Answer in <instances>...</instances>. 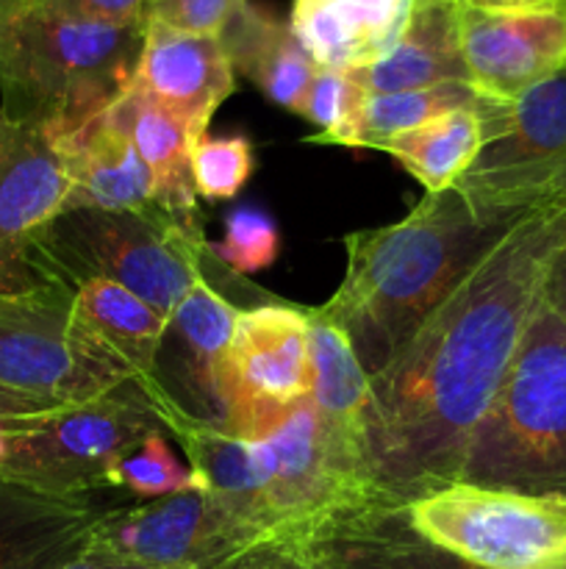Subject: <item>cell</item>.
Segmentation results:
<instances>
[{
  "label": "cell",
  "mask_w": 566,
  "mask_h": 569,
  "mask_svg": "<svg viewBox=\"0 0 566 569\" xmlns=\"http://www.w3.org/2000/svg\"><path fill=\"white\" fill-rule=\"evenodd\" d=\"M253 142L242 133L198 139L192 148V187L203 200H231L253 176Z\"/></svg>",
  "instance_id": "obj_31"
},
{
  "label": "cell",
  "mask_w": 566,
  "mask_h": 569,
  "mask_svg": "<svg viewBox=\"0 0 566 569\" xmlns=\"http://www.w3.org/2000/svg\"><path fill=\"white\" fill-rule=\"evenodd\" d=\"M483 142L455 181L475 200L542 206L566 192V64L516 100L477 103Z\"/></svg>",
  "instance_id": "obj_9"
},
{
  "label": "cell",
  "mask_w": 566,
  "mask_h": 569,
  "mask_svg": "<svg viewBox=\"0 0 566 569\" xmlns=\"http://www.w3.org/2000/svg\"><path fill=\"white\" fill-rule=\"evenodd\" d=\"M103 511L89 495L61 498L0 478V569H59L87 550Z\"/></svg>",
  "instance_id": "obj_19"
},
{
  "label": "cell",
  "mask_w": 566,
  "mask_h": 569,
  "mask_svg": "<svg viewBox=\"0 0 566 569\" xmlns=\"http://www.w3.org/2000/svg\"><path fill=\"white\" fill-rule=\"evenodd\" d=\"M61 409H64V403H59V400L39 398V395L20 392V389H11L0 383V422L37 420V417H48Z\"/></svg>",
  "instance_id": "obj_36"
},
{
  "label": "cell",
  "mask_w": 566,
  "mask_h": 569,
  "mask_svg": "<svg viewBox=\"0 0 566 569\" xmlns=\"http://www.w3.org/2000/svg\"><path fill=\"white\" fill-rule=\"evenodd\" d=\"M311 337V403L327 431L364 456L366 409H370V376L361 367L347 333L327 320L320 306L309 309Z\"/></svg>",
  "instance_id": "obj_26"
},
{
  "label": "cell",
  "mask_w": 566,
  "mask_h": 569,
  "mask_svg": "<svg viewBox=\"0 0 566 569\" xmlns=\"http://www.w3.org/2000/svg\"><path fill=\"white\" fill-rule=\"evenodd\" d=\"M28 3L59 11V14L81 17V20L137 26V22H148L150 0H28Z\"/></svg>",
  "instance_id": "obj_34"
},
{
  "label": "cell",
  "mask_w": 566,
  "mask_h": 569,
  "mask_svg": "<svg viewBox=\"0 0 566 569\" xmlns=\"http://www.w3.org/2000/svg\"><path fill=\"white\" fill-rule=\"evenodd\" d=\"M259 442L270 465L264 495L266 537L311 528L327 517L377 503L364 456L327 431L311 398Z\"/></svg>",
  "instance_id": "obj_11"
},
{
  "label": "cell",
  "mask_w": 566,
  "mask_h": 569,
  "mask_svg": "<svg viewBox=\"0 0 566 569\" xmlns=\"http://www.w3.org/2000/svg\"><path fill=\"white\" fill-rule=\"evenodd\" d=\"M533 209L447 187L425 192L403 220L344 237V278L320 311L347 333L370 381Z\"/></svg>",
  "instance_id": "obj_2"
},
{
  "label": "cell",
  "mask_w": 566,
  "mask_h": 569,
  "mask_svg": "<svg viewBox=\"0 0 566 569\" xmlns=\"http://www.w3.org/2000/svg\"><path fill=\"white\" fill-rule=\"evenodd\" d=\"M347 72L366 94L469 83L461 53V3L416 0L400 42L375 64Z\"/></svg>",
  "instance_id": "obj_21"
},
{
  "label": "cell",
  "mask_w": 566,
  "mask_h": 569,
  "mask_svg": "<svg viewBox=\"0 0 566 569\" xmlns=\"http://www.w3.org/2000/svg\"><path fill=\"white\" fill-rule=\"evenodd\" d=\"M242 0H150L148 22L194 37H220Z\"/></svg>",
  "instance_id": "obj_33"
},
{
  "label": "cell",
  "mask_w": 566,
  "mask_h": 569,
  "mask_svg": "<svg viewBox=\"0 0 566 569\" xmlns=\"http://www.w3.org/2000/svg\"><path fill=\"white\" fill-rule=\"evenodd\" d=\"M209 239L155 206L144 211H61L31 256L37 287L67 289L83 278H105L139 295L170 320L194 283L209 281Z\"/></svg>",
  "instance_id": "obj_5"
},
{
  "label": "cell",
  "mask_w": 566,
  "mask_h": 569,
  "mask_svg": "<svg viewBox=\"0 0 566 569\" xmlns=\"http://www.w3.org/2000/svg\"><path fill=\"white\" fill-rule=\"evenodd\" d=\"M161 428L133 383L89 403L67 406L11 428L0 456V478L61 498H81L109 487L122 456Z\"/></svg>",
  "instance_id": "obj_6"
},
{
  "label": "cell",
  "mask_w": 566,
  "mask_h": 569,
  "mask_svg": "<svg viewBox=\"0 0 566 569\" xmlns=\"http://www.w3.org/2000/svg\"><path fill=\"white\" fill-rule=\"evenodd\" d=\"M461 53L475 92L516 100L566 64V14L481 11L461 3Z\"/></svg>",
  "instance_id": "obj_15"
},
{
  "label": "cell",
  "mask_w": 566,
  "mask_h": 569,
  "mask_svg": "<svg viewBox=\"0 0 566 569\" xmlns=\"http://www.w3.org/2000/svg\"><path fill=\"white\" fill-rule=\"evenodd\" d=\"M161 428L178 439L200 492L209 495L228 517L247 528L255 542L266 539V450L261 442H247L216 426L183 415L166 400H148Z\"/></svg>",
  "instance_id": "obj_17"
},
{
  "label": "cell",
  "mask_w": 566,
  "mask_h": 569,
  "mask_svg": "<svg viewBox=\"0 0 566 569\" xmlns=\"http://www.w3.org/2000/svg\"><path fill=\"white\" fill-rule=\"evenodd\" d=\"M458 481L566 500V320L544 300L466 442Z\"/></svg>",
  "instance_id": "obj_4"
},
{
  "label": "cell",
  "mask_w": 566,
  "mask_h": 569,
  "mask_svg": "<svg viewBox=\"0 0 566 569\" xmlns=\"http://www.w3.org/2000/svg\"><path fill=\"white\" fill-rule=\"evenodd\" d=\"M144 28L81 20L26 0L0 22V117L78 137L131 89Z\"/></svg>",
  "instance_id": "obj_3"
},
{
  "label": "cell",
  "mask_w": 566,
  "mask_h": 569,
  "mask_svg": "<svg viewBox=\"0 0 566 569\" xmlns=\"http://www.w3.org/2000/svg\"><path fill=\"white\" fill-rule=\"evenodd\" d=\"M0 383L78 406L131 381L78 331L70 295L39 287L0 292Z\"/></svg>",
  "instance_id": "obj_10"
},
{
  "label": "cell",
  "mask_w": 566,
  "mask_h": 569,
  "mask_svg": "<svg viewBox=\"0 0 566 569\" xmlns=\"http://www.w3.org/2000/svg\"><path fill=\"white\" fill-rule=\"evenodd\" d=\"M216 569H320L289 537H266Z\"/></svg>",
  "instance_id": "obj_35"
},
{
  "label": "cell",
  "mask_w": 566,
  "mask_h": 569,
  "mask_svg": "<svg viewBox=\"0 0 566 569\" xmlns=\"http://www.w3.org/2000/svg\"><path fill=\"white\" fill-rule=\"evenodd\" d=\"M364 98L366 92L347 70L320 67L305 92L303 109H300V117L320 128V133L309 137V142L344 144Z\"/></svg>",
  "instance_id": "obj_32"
},
{
  "label": "cell",
  "mask_w": 566,
  "mask_h": 569,
  "mask_svg": "<svg viewBox=\"0 0 566 569\" xmlns=\"http://www.w3.org/2000/svg\"><path fill=\"white\" fill-rule=\"evenodd\" d=\"M131 87L175 114L198 142L236 89V72L220 37H194L148 22Z\"/></svg>",
  "instance_id": "obj_16"
},
{
  "label": "cell",
  "mask_w": 566,
  "mask_h": 569,
  "mask_svg": "<svg viewBox=\"0 0 566 569\" xmlns=\"http://www.w3.org/2000/svg\"><path fill=\"white\" fill-rule=\"evenodd\" d=\"M220 42L233 72L255 83L275 106L300 114L320 64L303 48L292 22L242 0L222 28Z\"/></svg>",
  "instance_id": "obj_22"
},
{
  "label": "cell",
  "mask_w": 566,
  "mask_h": 569,
  "mask_svg": "<svg viewBox=\"0 0 566 569\" xmlns=\"http://www.w3.org/2000/svg\"><path fill=\"white\" fill-rule=\"evenodd\" d=\"M250 545L253 533L200 489L103 511L89 537V548L150 569H216Z\"/></svg>",
  "instance_id": "obj_13"
},
{
  "label": "cell",
  "mask_w": 566,
  "mask_h": 569,
  "mask_svg": "<svg viewBox=\"0 0 566 569\" xmlns=\"http://www.w3.org/2000/svg\"><path fill=\"white\" fill-rule=\"evenodd\" d=\"M461 3H464L466 9H481V11H564L566 9V0H461Z\"/></svg>",
  "instance_id": "obj_38"
},
{
  "label": "cell",
  "mask_w": 566,
  "mask_h": 569,
  "mask_svg": "<svg viewBox=\"0 0 566 569\" xmlns=\"http://www.w3.org/2000/svg\"><path fill=\"white\" fill-rule=\"evenodd\" d=\"M70 315L83 339L109 356L133 387H144L166 331V317L139 295L105 278H83L64 289Z\"/></svg>",
  "instance_id": "obj_23"
},
{
  "label": "cell",
  "mask_w": 566,
  "mask_h": 569,
  "mask_svg": "<svg viewBox=\"0 0 566 569\" xmlns=\"http://www.w3.org/2000/svg\"><path fill=\"white\" fill-rule=\"evenodd\" d=\"M155 206H161V198L153 172L109 114H100L75 137L72 189L64 211H144Z\"/></svg>",
  "instance_id": "obj_24"
},
{
  "label": "cell",
  "mask_w": 566,
  "mask_h": 569,
  "mask_svg": "<svg viewBox=\"0 0 566 569\" xmlns=\"http://www.w3.org/2000/svg\"><path fill=\"white\" fill-rule=\"evenodd\" d=\"M477 103H481V92H475L472 83H442V87L411 89V92L366 94L344 144L381 150L383 142L411 128L425 126L447 111L475 109Z\"/></svg>",
  "instance_id": "obj_28"
},
{
  "label": "cell",
  "mask_w": 566,
  "mask_h": 569,
  "mask_svg": "<svg viewBox=\"0 0 566 569\" xmlns=\"http://www.w3.org/2000/svg\"><path fill=\"white\" fill-rule=\"evenodd\" d=\"M309 328V309L275 298L239 309L220 367L222 431L259 442L311 398Z\"/></svg>",
  "instance_id": "obj_8"
},
{
  "label": "cell",
  "mask_w": 566,
  "mask_h": 569,
  "mask_svg": "<svg viewBox=\"0 0 566 569\" xmlns=\"http://www.w3.org/2000/svg\"><path fill=\"white\" fill-rule=\"evenodd\" d=\"M59 569H150V567L133 565V561L120 559V556L103 553V550H94V548H89V545H87V550H81L75 559H70L67 565H61Z\"/></svg>",
  "instance_id": "obj_39"
},
{
  "label": "cell",
  "mask_w": 566,
  "mask_h": 569,
  "mask_svg": "<svg viewBox=\"0 0 566 569\" xmlns=\"http://www.w3.org/2000/svg\"><path fill=\"white\" fill-rule=\"evenodd\" d=\"M453 3H461V0H453Z\"/></svg>",
  "instance_id": "obj_41"
},
{
  "label": "cell",
  "mask_w": 566,
  "mask_h": 569,
  "mask_svg": "<svg viewBox=\"0 0 566 569\" xmlns=\"http://www.w3.org/2000/svg\"><path fill=\"white\" fill-rule=\"evenodd\" d=\"M75 137L0 117V292L39 289L31 256L72 189Z\"/></svg>",
  "instance_id": "obj_12"
},
{
  "label": "cell",
  "mask_w": 566,
  "mask_h": 569,
  "mask_svg": "<svg viewBox=\"0 0 566 569\" xmlns=\"http://www.w3.org/2000/svg\"><path fill=\"white\" fill-rule=\"evenodd\" d=\"M109 489H125L137 498L155 500L186 492V489H198V483H194L189 465H183L172 453L164 428H155L153 433L142 439V445L122 456L120 465L111 472Z\"/></svg>",
  "instance_id": "obj_29"
},
{
  "label": "cell",
  "mask_w": 566,
  "mask_h": 569,
  "mask_svg": "<svg viewBox=\"0 0 566 569\" xmlns=\"http://www.w3.org/2000/svg\"><path fill=\"white\" fill-rule=\"evenodd\" d=\"M22 3H26V0H0V22L9 20V17L14 14Z\"/></svg>",
  "instance_id": "obj_40"
},
{
  "label": "cell",
  "mask_w": 566,
  "mask_h": 569,
  "mask_svg": "<svg viewBox=\"0 0 566 569\" xmlns=\"http://www.w3.org/2000/svg\"><path fill=\"white\" fill-rule=\"evenodd\" d=\"M542 300L566 320V237L555 248L542 283Z\"/></svg>",
  "instance_id": "obj_37"
},
{
  "label": "cell",
  "mask_w": 566,
  "mask_h": 569,
  "mask_svg": "<svg viewBox=\"0 0 566 569\" xmlns=\"http://www.w3.org/2000/svg\"><path fill=\"white\" fill-rule=\"evenodd\" d=\"M275 537L300 545L320 569H481L433 548L408 526L403 509L383 503Z\"/></svg>",
  "instance_id": "obj_18"
},
{
  "label": "cell",
  "mask_w": 566,
  "mask_h": 569,
  "mask_svg": "<svg viewBox=\"0 0 566 569\" xmlns=\"http://www.w3.org/2000/svg\"><path fill=\"white\" fill-rule=\"evenodd\" d=\"M236 315V303L211 281L194 283L166 320L150 381L137 387L142 398L166 400L183 415L222 428L220 367Z\"/></svg>",
  "instance_id": "obj_14"
},
{
  "label": "cell",
  "mask_w": 566,
  "mask_h": 569,
  "mask_svg": "<svg viewBox=\"0 0 566 569\" xmlns=\"http://www.w3.org/2000/svg\"><path fill=\"white\" fill-rule=\"evenodd\" d=\"M416 0H294L292 28L325 70L381 61L403 37Z\"/></svg>",
  "instance_id": "obj_20"
},
{
  "label": "cell",
  "mask_w": 566,
  "mask_h": 569,
  "mask_svg": "<svg viewBox=\"0 0 566 569\" xmlns=\"http://www.w3.org/2000/svg\"><path fill=\"white\" fill-rule=\"evenodd\" d=\"M209 253L231 276H253L275 264L281 253V231L264 209L239 206L228 214L220 242H209Z\"/></svg>",
  "instance_id": "obj_30"
},
{
  "label": "cell",
  "mask_w": 566,
  "mask_h": 569,
  "mask_svg": "<svg viewBox=\"0 0 566 569\" xmlns=\"http://www.w3.org/2000/svg\"><path fill=\"white\" fill-rule=\"evenodd\" d=\"M425 542L481 569H566V500L449 483L403 509Z\"/></svg>",
  "instance_id": "obj_7"
},
{
  "label": "cell",
  "mask_w": 566,
  "mask_h": 569,
  "mask_svg": "<svg viewBox=\"0 0 566 569\" xmlns=\"http://www.w3.org/2000/svg\"><path fill=\"white\" fill-rule=\"evenodd\" d=\"M483 131L475 109H455L420 128L400 133L381 144L405 172L425 187V192H442L455 187L472 167L481 150Z\"/></svg>",
  "instance_id": "obj_27"
},
{
  "label": "cell",
  "mask_w": 566,
  "mask_h": 569,
  "mask_svg": "<svg viewBox=\"0 0 566 569\" xmlns=\"http://www.w3.org/2000/svg\"><path fill=\"white\" fill-rule=\"evenodd\" d=\"M105 114L131 139L148 170L153 172L161 206L178 220L200 226L192 170H189L194 148L189 128L137 87L128 89Z\"/></svg>",
  "instance_id": "obj_25"
},
{
  "label": "cell",
  "mask_w": 566,
  "mask_h": 569,
  "mask_svg": "<svg viewBox=\"0 0 566 569\" xmlns=\"http://www.w3.org/2000/svg\"><path fill=\"white\" fill-rule=\"evenodd\" d=\"M566 237V192L536 206L370 381L364 470L377 503L405 509L458 483L477 420L505 378Z\"/></svg>",
  "instance_id": "obj_1"
},
{
  "label": "cell",
  "mask_w": 566,
  "mask_h": 569,
  "mask_svg": "<svg viewBox=\"0 0 566 569\" xmlns=\"http://www.w3.org/2000/svg\"><path fill=\"white\" fill-rule=\"evenodd\" d=\"M564 11H566V9H564Z\"/></svg>",
  "instance_id": "obj_42"
}]
</instances>
